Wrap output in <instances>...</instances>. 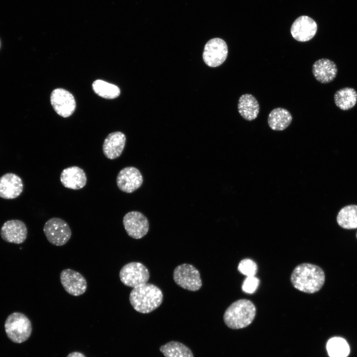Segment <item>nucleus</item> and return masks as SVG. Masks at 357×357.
I'll use <instances>...</instances> for the list:
<instances>
[{
    "instance_id": "obj_22",
    "label": "nucleus",
    "mask_w": 357,
    "mask_h": 357,
    "mask_svg": "<svg viewBox=\"0 0 357 357\" xmlns=\"http://www.w3.org/2000/svg\"><path fill=\"white\" fill-rule=\"evenodd\" d=\"M337 221L344 229L357 228V205H350L342 208L337 215Z\"/></svg>"
},
{
    "instance_id": "obj_16",
    "label": "nucleus",
    "mask_w": 357,
    "mask_h": 357,
    "mask_svg": "<svg viewBox=\"0 0 357 357\" xmlns=\"http://www.w3.org/2000/svg\"><path fill=\"white\" fill-rule=\"evenodd\" d=\"M60 180L65 187L78 190L85 186L87 177L83 169L77 166H71L62 170Z\"/></svg>"
},
{
    "instance_id": "obj_15",
    "label": "nucleus",
    "mask_w": 357,
    "mask_h": 357,
    "mask_svg": "<svg viewBox=\"0 0 357 357\" xmlns=\"http://www.w3.org/2000/svg\"><path fill=\"white\" fill-rule=\"evenodd\" d=\"M23 189L21 178L13 173H6L0 177V197L12 199L18 197Z\"/></svg>"
},
{
    "instance_id": "obj_9",
    "label": "nucleus",
    "mask_w": 357,
    "mask_h": 357,
    "mask_svg": "<svg viewBox=\"0 0 357 357\" xmlns=\"http://www.w3.org/2000/svg\"><path fill=\"white\" fill-rule=\"evenodd\" d=\"M122 222L127 235L133 238L140 239L148 232V221L140 212L133 211L127 213L124 216Z\"/></svg>"
},
{
    "instance_id": "obj_28",
    "label": "nucleus",
    "mask_w": 357,
    "mask_h": 357,
    "mask_svg": "<svg viewBox=\"0 0 357 357\" xmlns=\"http://www.w3.org/2000/svg\"><path fill=\"white\" fill-rule=\"evenodd\" d=\"M67 357H85V356L81 353L74 352L70 353Z\"/></svg>"
},
{
    "instance_id": "obj_26",
    "label": "nucleus",
    "mask_w": 357,
    "mask_h": 357,
    "mask_svg": "<svg viewBox=\"0 0 357 357\" xmlns=\"http://www.w3.org/2000/svg\"><path fill=\"white\" fill-rule=\"evenodd\" d=\"M238 268L241 274L247 277L254 276L257 271L256 263L248 258L241 260Z\"/></svg>"
},
{
    "instance_id": "obj_20",
    "label": "nucleus",
    "mask_w": 357,
    "mask_h": 357,
    "mask_svg": "<svg viewBox=\"0 0 357 357\" xmlns=\"http://www.w3.org/2000/svg\"><path fill=\"white\" fill-rule=\"evenodd\" d=\"M292 121L291 114L287 110L283 108L273 109L270 113L268 118L269 127L276 131L285 129L291 124Z\"/></svg>"
},
{
    "instance_id": "obj_23",
    "label": "nucleus",
    "mask_w": 357,
    "mask_h": 357,
    "mask_svg": "<svg viewBox=\"0 0 357 357\" xmlns=\"http://www.w3.org/2000/svg\"><path fill=\"white\" fill-rule=\"evenodd\" d=\"M160 351L165 357H193L188 347L177 341H171L161 346Z\"/></svg>"
},
{
    "instance_id": "obj_29",
    "label": "nucleus",
    "mask_w": 357,
    "mask_h": 357,
    "mask_svg": "<svg viewBox=\"0 0 357 357\" xmlns=\"http://www.w3.org/2000/svg\"><path fill=\"white\" fill-rule=\"evenodd\" d=\"M0 46H1V41H0Z\"/></svg>"
},
{
    "instance_id": "obj_5",
    "label": "nucleus",
    "mask_w": 357,
    "mask_h": 357,
    "mask_svg": "<svg viewBox=\"0 0 357 357\" xmlns=\"http://www.w3.org/2000/svg\"><path fill=\"white\" fill-rule=\"evenodd\" d=\"M43 231L48 240L52 244L62 246L71 236V231L67 223L59 218H52L45 224Z\"/></svg>"
},
{
    "instance_id": "obj_10",
    "label": "nucleus",
    "mask_w": 357,
    "mask_h": 357,
    "mask_svg": "<svg viewBox=\"0 0 357 357\" xmlns=\"http://www.w3.org/2000/svg\"><path fill=\"white\" fill-rule=\"evenodd\" d=\"M50 100L54 110L61 117L67 118L75 111V99L71 93L64 89H54L51 93Z\"/></svg>"
},
{
    "instance_id": "obj_19",
    "label": "nucleus",
    "mask_w": 357,
    "mask_h": 357,
    "mask_svg": "<svg viewBox=\"0 0 357 357\" xmlns=\"http://www.w3.org/2000/svg\"><path fill=\"white\" fill-rule=\"evenodd\" d=\"M238 108L240 115L248 121L255 119L258 116L260 109L257 99L249 94L242 95L239 98Z\"/></svg>"
},
{
    "instance_id": "obj_14",
    "label": "nucleus",
    "mask_w": 357,
    "mask_h": 357,
    "mask_svg": "<svg viewBox=\"0 0 357 357\" xmlns=\"http://www.w3.org/2000/svg\"><path fill=\"white\" fill-rule=\"evenodd\" d=\"M0 234L2 239L7 242L20 244L27 238V229L22 221L11 220L6 221L2 225Z\"/></svg>"
},
{
    "instance_id": "obj_18",
    "label": "nucleus",
    "mask_w": 357,
    "mask_h": 357,
    "mask_svg": "<svg viewBox=\"0 0 357 357\" xmlns=\"http://www.w3.org/2000/svg\"><path fill=\"white\" fill-rule=\"evenodd\" d=\"M312 71L318 81L321 83H328L336 77L338 69L335 62L331 60L321 59L313 63Z\"/></svg>"
},
{
    "instance_id": "obj_8",
    "label": "nucleus",
    "mask_w": 357,
    "mask_h": 357,
    "mask_svg": "<svg viewBox=\"0 0 357 357\" xmlns=\"http://www.w3.org/2000/svg\"><path fill=\"white\" fill-rule=\"evenodd\" d=\"M228 53V46L224 40L219 38H213L204 46L203 60L209 66L217 67L225 61Z\"/></svg>"
},
{
    "instance_id": "obj_3",
    "label": "nucleus",
    "mask_w": 357,
    "mask_h": 357,
    "mask_svg": "<svg viewBox=\"0 0 357 357\" xmlns=\"http://www.w3.org/2000/svg\"><path fill=\"white\" fill-rule=\"evenodd\" d=\"M256 314V307L250 300L240 299L232 303L226 310L223 319L229 328L238 329L251 323Z\"/></svg>"
},
{
    "instance_id": "obj_12",
    "label": "nucleus",
    "mask_w": 357,
    "mask_h": 357,
    "mask_svg": "<svg viewBox=\"0 0 357 357\" xmlns=\"http://www.w3.org/2000/svg\"><path fill=\"white\" fill-rule=\"evenodd\" d=\"M116 181L118 188L121 191L130 193L140 187L143 183V177L137 168L127 167L119 172Z\"/></svg>"
},
{
    "instance_id": "obj_21",
    "label": "nucleus",
    "mask_w": 357,
    "mask_h": 357,
    "mask_svg": "<svg viewBox=\"0 0 357 357\" xmlns=\"http://www.w3.org/2000/svg\"><path fill=\"white\" fill-rule=\"evenodd\" d=\"M336 105L342 110L353 108L357 102V92L350 87H345L337 91L334 96Z\"/></svg>"
},
{
    "instance_id": "obj_13",
    "label": "nucleus",
    "mask_w": 357,
    "mask_h": 357,
    "mask_svg": "<svg viewBox=\"0 0 357 357\" xmlns=\"http://www.w3.org/2000/svg\"><path fill=\"white\" fill-rule=\"evenodd\" d=\"M317 30L316 22L309 16L302 15L294 22L291 28V33L295 40L303 42L313 38Z\"/></svg>"
},
{
    "instance_id": "obj_6",
    "label": "nucleus",
    "mask_w": 357,
    "mask_h": 357,
    "mask_svg": "<svg viewBox=\"0 0 357 357\" xmlns=\"http://www.w3.org/2000/svg\"><path fill=\"white\" fill-rule=\"evenodd\" d=\"M119 277L124 285L134 288L147 283L150 274L142 263L131 262L123 266L120 270Z\"/></svg>"
},
{
    "instance_id": "obj_11",
    "label": "nucleus",
    "mask_w": 357,
    "mask_h": 357,
    "mask_svg": "<svg viewBox=\"0 0 357 357\" xmlns=\"http://www.w3.org/2000/svg\"><path fill=\"white\" fill-rule=\"evenodd\" d=\"M60 278L63 288L70 295L79 296L87 290L85 278L76 271L71 269H64L60 272Z\"/></svg>"
},
{
    "instance_id": "obj_24",
    "label": "nucleus",
    "mask_w": 357,
    "mask_h": 357,
    "mask_svg": "<svg viewBox=\"0 0 357 357\" xmlns=\"http://www.w3.org/2000/svg\"><path fill=\"white\" fill-rule=\"evenodd\" d=\"M92 89L98 96L109 99L117 98L120 95V89L116 85L98 79L92 83Z\"/></svg>"
},
{
    "instance_id": "obj_2",
    "label": "nucleus",
    "mask_w": 357,
    "mask_h": 357,
    "mask_svg": "<svg viewBox=\"0 0 357 357\" xmlns=\"http://www.w3.org/2000/svg\"><path fill=\"white\" fill-rule=\"evenodd\" d=\"M163 295L156 286L146 283L134 288L129 295V301L137 311L148 313L157 308L162 303Z\"/></svg>"
},
{
    "instance_id": "obj_7",
    "label": "nucleus",
    "mask_w": 357,
    "mask_h": 357,
    "mask_svg": "<svg viewBox=\"0 0 357 357\" xmlns=\"http://www.w3.org/2000/svg\"><path fill=\"white\" fill-rule=\"evenodd\" d=\"M173 278L178 286L188 291H196L202 286L199 272L190 264L178 266L174 271Z\"/></svg>"
},
{
    "instance_id": "obj_30",
    "label": "nucleus",
    "mask_w": 357,
    "mask_h": 357,
    "mask_svg": "<svg viewBox=\"0 0 357 357\" xmlns=\"http://www.w3.org/2000/svg\"><path fill=\"white\" fill-rule=\"evenodd\" d=\"M356 237H357V234H356Z\"/></svg>"
},
{
    "instance_id": "obj_25",
    "label": "nucleus",
    "mask_w": 357,
    "mask_h": 357,
    "mask_svg": "<svg viewBox=\"0 0 357 357\" xmlns=\"http://www.w3.org/2000/svg\"><path fill=\"white\" fill-rule=\"evenodd\" d=\"M326 348L330 357H347L350 353L347 342L340 337L331 338L327 343Z\"/></svg>"
},
{
    "instance_id": "obj_17",
    "label": "nucleus",
    "mask_w": 357,
    "mask_h": 357,
    "mask_svg": "<svg viewBox=\"0 0 357 357\" xmlns=\"http://www.w3.org/2000/svg\"><path fill=\"white\" fill-rule=\"evenodd\" d=\"M126 142V137L120 131L110 133L105 139L102 149L104 155L109 159L114 160L121 154Z\"/></svg>"
},
{
    "instance_id": "obj_4",
    "label": "nucleus",
    "mask_w": 357,
    "mask_h": 357,
    "mask_svg": "<svg viewBox=\"0 0 357 357\" xmlns=\"http://www.w3.org/2000/svg\"><path fill=\"white\" fill-rule=\"evenodd\" d=\"M5 331L13 342L21 343L26 341L32 333V324L23 313L14 312L8 316L4 323Z\"/></svg>"
},
{
    "instance_id": "obj_1",
    "label": "nucleus",
    "mask_w": 357,
    "mask_h": 357,
    "mask_svg": "<svg viewBox=\"0 0 357 357\" xmlns=\"http://www.w3.org/2000/svg\"><path fill=\"white\" fill-rule=\"evenodd\" d=\"M325 274L318 266L303 263L297 266L291 276V282L296 289L313 294L319 291L325 282Z\"/></svg>"
},
{
    "instance_id": "obj_27",
    "label": "nucleus",
    "mask_w": 357,
    "mask_h": 357,
    "mask_svg": "<svg viewBox=\"0 0 357 357\" xmlns=\"http://www.w3.org/2000/svg\"><path fill=\"white\" fill-rule=\"evenodd\" d=\"M259 284V279L254 277H247L242 285V291L248 294H253L257 290Z\"/></svg>"
}]
</instances>
